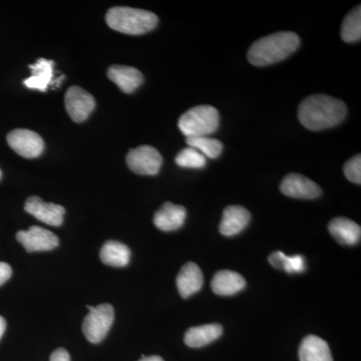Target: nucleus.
I'll list each match as a JSON object with an SVG mask.
<instances>
[{"instance_id": "1", "label": "nucleus", "mask_w": 361, "mask_h": 361, "mask_svg": "<svg viewBox=\"0 0 361 361\" xmlns=\"http://www.w3.org/2000/svg\"><path fill=\"white\" fill-rule=\"evenodd\" d=\"M346 116V104L341 99L326 94H318L306 97L298 109L301 125L310 130H322L336 127Z\"/></svg>"}, {"instance_id": "2", "label": "nucleus", "mask_w": 361, "mask_h": 361, "mask_svg": "<svg viewBox=\"0 0 361 361\" xmlns=\"http://www.w3.org/2000/svg\"><path fill=\"white\" fill-rule=\"evenodd\" d=\"M299 45L300 39L296 33H273L254 42L249 49L247 58L253 66H270L288 58L298 49Z\"/></svg>"}, {"instance_id": "3", "label": "nucleus", "mask_w": 361, "mask_h": 361, "mask_svg": "<svg viewBox=\"0 0 361 361\" xmlns=\"http://www.w3.org/2000/svg\"><path fill=\"white\" fill-rule=\"evenodd\" d=\"M106 20L111 30L129 35H144L153 30L158 25L155 13L142 9L127 6L111 8L106 16Z\"/></svg>"}, {"instance_id": "4", "label": "nucleus", "mask_w": 361, "mask_h": 361, "mask_svg": "<svg viewBox=\"0 0 361 361\" xmlns=\"http://www.w3.org/2000/svg\"><path fill=\"white\" fill-rule=\"evenodd\" d=\"M219 125V111L211 106L190 109L178 123L180 132L186 137H209L218 130Z\"/></svg>"}, {"instance_id": "5", "label": "nucleus", "mask_w": 361, "mask_h": 361, "mask_svg": "<svg viewBox=\"0 0 361 361\" xmlns=\"http://www.w3.org/2000/svg\"><path fill=\"white\" fill-rule=\"evenodd\" d=\"M87 307L89 314L85 316L82 322V331L90 343H99L110 331L115 319V310L108 303L99 304L97 306L87 305Z\"/></svg>"}, {"instance_id": "6", "label": "nucleus", "mask_w": 361, "mask_h": 361, "mask_svg": "<svg viewBox=\"0 0 361 361\" xmlns=\"http://www.w3.org/2000/svg\"><path fill=\"white\" fill-rule=\"evenodd\" d=\"M127 164L135 174L155 176L160 171L163 157L154 147L141 146L130 149L127 155Z\"/></svg>"}, {"instance_id": "7", "label": "nucleus", "mask_w": 361, "mask_h": 361, "mask_svg": "<svg viewBox=\"0 0 361 361\" xmlns=\"http://www.w3.org/2000/svg\"><path fill=\"white\" fill-rule=\"evenodd\" d=\"M6 141L9 147L23 158L35 159L44 153V140L39 134L30 130H11L7 135Z\"/></svg>"}, {"instance_id": "8", "label": "nucleus", "mask_w": 361, "mask_h": 361, "mask_svg": "<svg viewBox=\"0 0 361 361\" xmlns=\"http://www.w3.org/2000/svg\"><path fill=\"white\" fill-rule=\"evenodd\" d=\"M65 104L71 120L82 123L96 108V99L82 87H71L66 92Z\"/></svg>"}, {"instance_id": "9", "label": "nucleus", "mask_w": 361, "mask_h": 361, "mask_svg": "<svg viewBox=\"0 0 361 361\" xmlns=\"http://www.w3.org/2000/svg\"><path fill=\"white\" fill-rule=\"evenodd\" d=\"M16 239L26 251H51L59 244V237L54 233L39 226H32L28 230L18 232Z\"/></svg>"}, {"instance_id": "10", "label": "nucleus", "mask_w": 361, "mask_h": 361, "mask_svg": "<svg viewBox=\"0 0 361 361\" xmlns=\"http://www.w3.org/2000/svg\"><path fill=\"white\" fill-rule=\"evenodd\" d=\"M25 210L40 222L59 227L63 223L66 209L54 203H47L37 196H32L25 202Z\"/></svg>"}, {"instance_id": "11", "label": "nucleus", "mask_w": 361, "mask_h": 361, "mask_svg": "<svg viewBox=\"0 0 361 361\" xmlns=\"http://www.w3.org/2000/svg\"><path fill=\"white\" fill-rule=\"evenodd\" d=\"M280 190L285 196L296 199H316L322 195V188L302 175L292 173L282 180Z\"/></svg>"}, {"instance_id": "12", "label": "nucleus", "mask_w": 361, "mask_h": 361, "mask_svg": "<svg viewBox=\"0 0 361 361\" xmlns=\"http://www.w3.org/2000/svg\"><path fill=\"white\" fill-rule=\"evenodd\" d=\"M251 220V214L244 207L228 206L223 213L220 223V233L224 236L231 237L243 231Z\"/></svg>"}, {"instance_id": "13", "label": "nucleus", "mask_w": 361, "mask_h": 361, "mask_svg": "<svg viewBox=\"0 0 361 361\" xmlns=\"http://www.w3.org/2000/svg\"><path fill=\"white\" fill-rule=\"evenodd\" d=\"M187 217L186 209L175 204H164L154 216V224L161 231L171 232L180 229Z\"/></svg>"}, {"instance_id": "14", "label": "nucleus", "mask_w": 361, "mask_h": 361, "mask_svg": "<svg viewBox=\"0 0 361 361\" xmlns=\"http://www.w3.org/2000/svg\"><path fill=\"white\" fill-rule=\"evenodd\" d=\"M108 77L126 94H132L144 82L141 71L132 66H111L108 70Z\"/></svg>"}, {"instance_id": "15", "label": "nucleus", "mask_w": 361, "mask_h": 361, "mask_svg": "<svg viewBox=\"0 0 361 361\" xmlns=\"http://www.w3.org/2000/svg\"><path fill=\"white\" fill-rule=\"evenodd\" d=\"M204 283L202 270L196 263L188 262L183 266L177 276V287L183 298H189L197 293Z\"/></svg>"}, {"instance_id": "16", "label": "nucleus", "mask_w": 361, "mask_h": 361, "mask_svg": "<svg viewBox=\"0 0 361 361\" xmlns=\"http://www.w3.org/2000/svg\"><path fill=\"white\" fill-rule=\"evenodd\" d=\"M242 275L231 270H221L216 273L211 282V288L217 295L230 296L238 293L245 287Z\"/></svg>"}, {"instance_id": "17", "label": "nucleus", "mask_w": 361, "mask_h": 361, "mask_svg": "<svg viewBox=\"0 0 361 361\" xmlns=\"http://www.w3.org/2000/svg\"><path fill=\"white\" fill-rule=\"evenodd\" d=\"M330 234L338 243L343 245H355L360 243V226L348 218H336L329 223Z\"/></svg>"}, {"instance_id": "18", "label": "nucleus", "mask_w": 361, "mask_h": 361, "mask_svg": "<svg viewBox=\"0 0 361 361\" xmlns=\"http://www.w3.org/2000/svg\"><path fill=\"white\" fill-rule=\"evenodd\" d=\"M54 61L45 59H37V63L30 66L32 75L23 80V85L27 89L45 92L54 77Z\"/></svg>"}, {"instance_id": "19", "label": "nucleus", "mask_w": 361, "mask_h": 361, "mask_svg": "<svg viewBox=\"0 0 361 361\" xmlns=\"http://www.w3.org/2000/svg\"><path fill=\"white\" fill-rule=\"evenodd\" d=\"M300 361H334L329 344L320 337L308 336L299 348Z\"/></svg>"}, {"instance_id": "20", "label": "nucleus", "mask_w": 361, "mask_h": 361, "mask_svg": "<svg viewBox=\"0 0 361 361\" xmlns=\"http://www.w3.org/2000/svg\"><path fill=\"white\" fill-rule=\"evenodd\" d=\"M223 334L222 325L213 324L201 325L190 329L185 334V343L190 348H198L208 345L211 342L219 338Z\"/></svg>"}, {"instance_id": "21", "label": "nucleus", "mask_w": 361, "mask_h": 361, "mask_svg": "<svg viewBox=\"0 0 361 361\" xmlns=\"http://www.w3.org/2000/svg\"><path fill=\"white\" fill-rule=\"evenodd\" d=\"M102 262L111 267H126L130 263L129 247L118 241H108L104 244L99 253Z\"/></svg>"}, {"instance_id": "22", "label": "nucleus", "mask_w": 361, "mask_h": 361, "mask_svg": "<svg viewBox=\"0 0 361 361\" xmlns=\"http://www.w3.org/2000/svg\"><path fill=\"white\" fill-rule=\"evenodd\" d=\"M268 260L273 267L286 271L290 274L301 273L305 270V260L301 255L287 256L283 252L277 251L271 254Z\"/></svg>"}, {"instance_id": "23", "label": "nucleus", "mask_w": 361, "mask_h": 361, "mask_svg": "<svg viewBox=\"0 0 361 361\" xmlns=\"http://www.w3.org/2000/svg\"><path fill=\"white\" fill-rule=\"evenodd\" d=\"M341 37L345 42H360L361 39V7L357 6L344 18Z\"/></svg>"}, {"instance_id": "24", "label": "nucleus", "mask_w": 361, "mask_h": 361, "mask_svg": "<svg viewBox=\"0 0 361 361\" xmlns=\"http://www.w3.org/2000/svg\"><path fill=\"white\" fill-rule=\"evenodd\" d=\"M188 147L200 152L206 158L216 159L222 154L223 144L210 137H187Z\"/></svg>"}, {"instance_id": "25", "label": "nucleus", "mask_w": 361, "mask_h": 361, "mask_svg": "<svg viewBox=\"0 0 361 361\" xmlns=\"http://www.w3.org/2000/svg\"><path fill=\"white\" fill-rule=\"evenodd\" d=\"M175 161L179 167L189 169H202L205 167L207 163L206 157L191 147L182 149Z\"/></svg>"}, {"instance_id": "26", "label": "nucleus", "mask_w": 361, "mask_h": 361, "mask_svg": "<svg viewBox=\"0 0 361 361\" xmlns=\"http://www.w3.org/2000/svg\"><path fill=\"white\" fill-rule=\"evenodd\" d=\"M344 175L346 179L355 184H361V158L360 155H356L346 161L343 168Z\"/></svg>"}, {"instance_id": "27", "label": "nucleus", "mask_w": 361, "mask_h": 361, "mask_svg": "<svg viewBox=\"0 0 361 361\" xmlns=\"http://www.w3.org/2000/svg\"><path fill=\"white\" fill-rule=\"evenodd\" d=\"M11 275H13V269H11V265L6 262H0V286L8 281Z\"/></svg>"}, {"instance_id": "28", "label": "nucleus", "mask_w": 361, "mask_h": 361, "mask_svg": "<svg viewBox=\"0 0 361 361\" xmlns=\"http://www.w3.org/2000/svg\"><path fill=\"white\" fill-rule=\"evenodd\" d=\"M49 361H71L70 353L65 348H58L52 353Z\"/></svg>"}, {"instance_id": "29", "label": "nucleus", "mask_w": 361, "mask_h": 361, "mask_svg": "<svg viewBox=\"0 0 361 361\" xmlns=\"http://www.w3.org/2000/svg\"><path fill=\"white\" fill-rule=\"evenodd\" d=\"M139 361H164V360H163V358L161 357V356H158V355H152V356L142 355V358Z\"/></svg>"}, {"instance_id": "30", "label": "nucleus", "mask_w": 361, "mask_h": 361, "mask_svg": "<svg viewBox=\"0 0 361 361\" xmlns=\"http://www.w3.org/2000/svg\"><path fill=\"white\" fill-rule=\"evenodd\" d=\"M6 329V322L2 316H0V339L4 336Z\"/></svg>"}, {"instance_id": "31", "label": "nucleus", "mask_w": 361, "mask_h": 361, "mask_svg": "<svg viewBox=\"0 0 361 361\" xmlns=\"http://www.w3.org/2000/svg\"><path fill=\"white\" fill-rule=\"evenodd\" d=\"M1 178H2V172H1V170H0V180H1Z\"/></svg>"}]
</instances>
